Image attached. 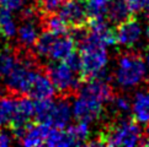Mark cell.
<instances>
[{"instance_id": "6da1fadb", "label": "cell", "mask_w": 149, "mask_h": 147, "mask_svg": "<svg viewBox=\"0 0 149 147\" xmlns=\"http://www.w3.org/2000/svg\"><path fill=\"white\" fill-rule=\"evenodd\" d=\"M75 30L73 38L78 42L80 50L81 75L86 78L104 77L109 64L107 47L93 33L81 31V27H77Z\"/></svg>"}, {"instance_id": "7a4b0ae2", "label": "cell", "mask_w": 149, "mask_h": 147, "mask_svg": "<svg viewBox=\"0 0 149 147\" xmlns=\"http://www.w3.org/2000/svg\"><path fill=\"white\" fill-rule=\"evenodd\" d=\"M148 75V65L143 58L137 53L121 54L117 59L113 71V78L117 86L123 90L138 87Z\"/></svg>"}, {"instance_id": "3957f363", "label": "cell", "mask_w": 149, "mask_h": 147, "mask_svg": "<svg viewBox=\"0 0 149 147\" xmlns=\"http://www.w3.org/2000/svg\"><path fill=\"white\" fill-rule=\"evenodd\" d=\"M35 115L40 123L51 128L64 129L70 124L73 118L72 104L67 99H41L35 102Z\"/></svg>"}, {"instance_id": "277c9868", "label": "cell", "mask_w": 149, "mask_h": 147, "mask_svg": "<svg viewBox=\"0 0 149 147\" xmlns=\"http://www.w3.org/2000/svg\"><path fill=\"white\" fill-rule=\"evenodd\" d=\"M37 72L35 59L30 55L21 56L16 60L13 70L5 76V86L15 94H26L30 92Z\"/></svg>"}, {"instance_id": "5b68a950", "label": "cell", "mask_w": 149, "mask_h": 147, "mask_svg": "<svg viewBox=\"0 0 149 147\" xmlns=\"http://www.w3.org/2000/svg\"><path fill=\"white\" fill-rule=\"evenodd\" d=\"M143 131L134 120L122 119L112 125L104 135L102 141L106 146H126L134 147L142 144Z\"/></svg>"}, {"instance_id": "8992f818", "label": "cell", "mask_w": 149, "mask_h": 147, "mask_svg": "<svg viewBox=\"0 0 149 147\" xmlns=\"http://www.w3.org/2000/svg\"><path fill=\"white\" fill-rule=\"evenodd\" d=\"M47 75L52 80L56 91L63 94L77 91L80 86V72L73 69L65 60L49 64L47 66Z\"/></svg>"}, {"instance_id": "52a82bcc", "label": "cell", "mask_w": 149, "mask_h": 147, "mask_svg": "<svg viewBox=\"0 0 149 147\" xmlns=\"http://www.w3.org/2000/svg\"><path fill=\"white\" fill-rule=\"evenodd\" d=\"M104 106L105 104L99 99L79 92L77 98L72 103L73 117L77 120L86 122L89 124L94 123L101 117L104 112Z\"/></svg>"}, {"instance_id": "ba28073f", "label": "cell", "mask_w": 149, "mask_h": 147, "mask_svg": "<svg viewBox=\"0 0 149 147\" xmlns=\"http://www.w3.org/2000/svg\"><path fill=\"white\" fill-rule=\"evenodd\" d=\"M117 26L118 27L115 32L116 43H118L123 48H133L141 43L144 36V28L139 21L128 19Z\"/></svg>"}, {"instance_id": "9c48e42d", "label": "cell", "mask_w": 149, "mask_h": 147, "mask_svg": "<svg viewBox=\"0 0 149 147\" xmlns=\"http://www.w3.org/2000/svg\"><path fill=\"white\" fill-rule=\"evenodd\" d=\"M59 16L68 26L77 28L83 27L89 21L86 1L84 0H67L59 9Z\"/></svg>"}, {"instance_id": "30bf717a", "label": "cell", "mask_w": 149, "mask_h": 147, "mask_svg": "<svg viewBox=\"0 0 149 147\" xmlns=\"http://www.w3.org/2000/svg\"><path fill=\"white\" fill-rule=\"evenodd\" d=\"M35 115V102L29 97H21L16 99V107L15 113L11 119L13 125V134L14 137L19 139L21 131L24 130L25 125L29 123V120Z\"/></svg>"}, {"instance_id": "8fae6325", "label": "cell", "mask_w": 149, "mask_h": 147, "mask_svg": "<svg viewBox=\"0 0 149 147\" xmlns=\"http://www.w3.org/2000/svg\"><path fill=\"white\" fill-rule=\"evenodd\" d=\"M79 92L91 96L94 98L99 99L104 104L110 103V101L113 97L112 87L110 86L109 81L104 77H94L89 78V81L84 85L79 86Z\"/></svg>"}, {"instance_id": "7c38bea8", "label": "cell", "mask_w": 149, "mask_h": 147, "mask_svg": "<svg viewBox=\"0 0 149 147\" xmlns=\"http://www.w3.org/2000/svg\"><path fill=\"white\" fill-rule=\"evenodd\" d=\"M51 126L46 125L43 123L38 124H26L24 130L21 131V135L19 140L21 144L27 147H35V146H41L45 144L47 134H48Z\"/></svg>"}, {"instance_id": "4fadbf2b", "label": "cell", "mask_w": 149, "mask_h": 147, "mask_svg": "<svg viewBox=\"0 0 149 147\" xmlns=\"http://www.w3.org/2000/svg\"><path fill=\"white\" fill-rule=\"evenodd\" d=\"M131 114L139 125H149V90H139L131 101Z\"/></svg>"}, {"instance_id": "5bb4252c", "label": "cell", "mask_w": 149, "mask_h": 147, "mask_svg": "<svg viewBox=\"0 0 149 147\" xmlns=\"http://www.w3.org/2000/svg\"><path fill=\"white\" fill-rule=\"evenodd\" d=\"M29 94L36 101H41V99H49L53 98L56 94V87L53 85L52 80L48 75L42 72H37L35 80L32 82V86L30 88Z\"/></svg>"}, {"instance_id": "9a60e30c", "label": "cell", "mask_w": 149, "mask_h": 147, "mask_svg": "<svg viewBox=\"0 0 149 147\" xmlns=\"http://www.w3.org/2000/svg\"><path fill=\"white\" fill-rule=\"evenodd\" d=\"M40 36V30H38V23H37L36 19H30V20H24L17 31H16V38L19 44L25 49H29L33 47L35 42L37 41Z\"/></svg>"}, {"instance_id": "2e32d148", "label": "cell", "mask_w": 149, "mask_h": 147, "mask_svg": "<svg viewBox=\"0 0 149 147\" xmlns=\"http://www.w3.org/2000/svg\"><path fill=\"white\" fill-rule=\"evenodd\" d=\"M75 44H77L75 39L70 36H65V34L57 36V38L53 42V45L49 50L48 58H51L53 61L65 60L69 55L74 53Z\"/></svg>"}, {"instance_id": "e0dca14e", "label": "cell", "mask_w": 149, "mask_h": 147, "mask_svg": "<svg viewBox=\"0 0 149 147\" xmlns=\"http://www.w3.org/2000/svg\"><path fill=\"white\" fill-rule=\"evenodd\" d=\"M45 145L51 147H62V146H74L77 145V141L72 135L70 130L64 129H58V128H51L47 137L45 141ZM78 146V145H77Z\"/></svg>"}, {"instance_id": "ac0fdd59", "label": "cell", "mask_w": 149, "mask_h": 147, "mask_svg": "<svg viewBox=\"0 0 149 147\" xmlns=\"http://www.w3.org/2000/svg\"><path fill=\"white\" fill-rule=\"evenodd\" d=\"M133 12L128 8V5L125 0H111L109 4L107 11H106V16L109 20L115 25H120L125 22L126 20L131 19V15Z\"/></svg>"}, {"instance_id": "d6986e66", "label": "cell", "mask_w": 149, "mask_h": 147, "mask_svg": "<svg viewBox=\"0 0 149 147\" xmlns=\"http://www.w3.org/2000/svg\"><path fill=\"white\" fill-rule=\"evenodd\" d=\"M17 23L11 11L0 6V34L6 39H11L16 36Z\"/></svg>"}, {"instance_id": "ffe728a7", "label": "cell", "mask_w": 149, "mask_h": 147, "mask_svg": "<svg viewBox=\"0 0 149 147\" xmlns=\"http://www.w3.org/2000/svg\"><path fill=\"white\" fill-rule=\"evenodd\" d=\"M57 38V34L52 33V32H46L41 33L38 36V38L35 42V54L37 56H41V58H48V54H49V50L53 45V42L56 41Z\"/></svg>"}, {"instance_id": "44dd1931", "label": "cell", "mask_w": 149, "mask_h": 147, "mask_svg": "<svg viewBox=\"0 0 149 147\" xmlns=\"http://www.w3.org/2000/svg\"><path fill=\"white\" fill-rule=\"evenodd\" d=\"M16 107V99L9 96L0 97V126L9 124L13 119Z\"/></svg>"}, {"instance_id": "7402d4cb", "label": "cell", "mask_w": 149, "mask_h": 147, "mask_svg": "<svg viewBox=\"0 0 149 147\" xmlns=\"http://www.w3.org/2000/svg\"><path fill=\"white\" fill-rule=\"evenodd\" d=\"M43 26L46 31L54 33L57 36L67 34L68 32V25L64 22V20L59 15H54V14L47 15V17L43 21Z\"/></svg>"}, {"instance_id": "603a6c76", "label": "cell", "mask_w": 149, "mask_h": 147, "mask_svg": "<svg viewBox=\"0 0 149 147\" xmlns=\"http://www.w3.org/2000/svg\"><path fill=\"white\" fill-rule=\"evenodd\" d=\"M16 64V54L10 49L0 50V77H5Z\"/></svg>"}, {"instance_id": "cb8c5ba5", "label": "cell", "mask_w": 149, "mask_h": 147, "mask_svg": "<svg viewBox=\"0 0 149 147\" xmlns=\"http://www.w3.org/2000/svg\"><path fill=\"white\" fill-rule=\"evenodd\" d=\"M68 129L70 130V133H72V135L74 136V139H75L78 146H79V145H84L85 141L89 139L90 126H89V123H86V122H81V120H78L77 124L68 126Z\"/></svg>"}, {"instance_id": "d4e9b609", "label": "cell", "mask_w": 149, "mask_h": 147, "mask_svg": "<svg viewBox=\"0 0 149 147\" xmlns=\"http://www.w3.org/2000/svg\"><path fill=\"white\" fill-rule=\"evenodd\" d=\"M110 102L112 104V109L118 115H127L131 113V101L127 97L125 96L112 97Z\"/></svg>"}, {"instance_id": "484cf974", "label": "cell", "mask_w": 149, "mask_h": 147, "mask_svg": "<svg viewBox=\"0 0 149 147\" xmlns=\"http://www.w3.org/2000/svg\"><path fill=\"white\" fill-rule=\"evenodd\" d=\"M65 1L67 0H38L37 8L43 14L49 15V14H54L57 10H59Z\"/></svg>"}, {"instance_id": "4316f807", "label": "cell", "mask_w": 149, "mask_h": 147, "mask_svg": "<svg viewBox=\"0 0 149 147\" xmlns=\"http://www.w3.org/2000/svg\"><path fill=\"white\" fill-rule=\"evenodd\" d=\"M30 0H0V6L9 10L11 12L21 11Z\"/></svg>"}, {"instance_id": "83f0119b", "label": "cell", "mask_w": 149, "mask_h": 147, "mask_svg": "<svg viewBox=\"0 0 149 147\" xmlns=\"http://www.w3.org/2000/svg\"><path fill=\"white\" fill-rule=\"evenodd\" d=\"M14 142V134L8 130H0V147H8Z\"/></svg>"}, {"instance_id": "f1b7e54d", "label": "cell", "mask_w": 149, "mask_h": 147, "mask_svg": "<svg viewBox=\"0 0 149 147\" xmlns=\"http://www.w3.org/2000/svg\"><path fill=\"white\" fill-rule=\"evenodd\" d=\"M132 12H139L143 10L146 0H125Z\"/></svg>"}, {"instance_id": "f546056e", "label": "cell", "mask_w": 149, "mask_h": 147, "mask_svg": "<svg viewBox=\"0 0 149 147\" xmlns=\"http://www.w3.org/2000/svg\"><path fill=\"white\" fill-rule=\"evenodd\" d=\"M142 11H144L146 16L149 17V0H146V1H144V6H143Z\"/></svg>"}, {"instance_id": "4dcf8cb0", "label": "cell", "mask_w": 149, "mask_h": 147, "mask_svg": "<svg viewBox=\"0 0 149 147\" xmlns=\"http://www.w3.org/2000/svg\"><path fill=\"white\" fill-rule=\"evenodd\" d=\"M141 145H144V146H148V147H149V135L146 136L144 140H142V144H141Z\"/></svg>"}, {"instance_id": "1f68e13d", "label": "cell", "mask_w": 149, "mask_h": 147, "mask_svg": "<svg viewBox=\"0 0 149 147\" xmlns=\"http://www.w3.org/2000/svg\"><path fill=\"white\" fill-rule=\"evenodd\" d=\"M144 36L147 37V39L149 41V23L147 25V27H146V30H144Z\"/></svg>"}, {"instance_id": "d6a6232c", "label": "cell", "mask_w": 149, "mask_h": 147, "mask_svg": "<svg viewBox=\"0 0 149 147\" xmlns=\"http://www.w3.org/2000/svg\"><path fill=\"white\" fill-rule=\"evenodd\" d=\"M146 63H147V65H148V67H149V53L147 54V58H146Z\"/></svg>"}]
</instances>
